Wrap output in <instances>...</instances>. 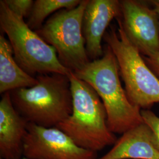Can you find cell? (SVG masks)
<instances>
[{"mask_svg":"<svg viewBox=\"0 0 159 159\" xmlns=\"http://www.w3.org/2000/svg\"><path fill=\"white\" fill-rule=\"evenodd\" d=\"M73 73L77 78L91 85L100 97L111 132L123 134L144 123L141 109L131 102L121 85L118 62L109 46L104 49L102 57Z\"/></svg>","mask_w":159,"mask_h":159,"instance_id":"obj_1","label":"cell"},{"mask_svg":"<svg viewBox=\"0 0 159 159\" xmlns=\"http://www.w3.org/2000/svg\"><path fill=\"white\" fill-rule=\"evenodd\" d=\"M68 77L73 97L72 113L56 127L79 146L94 152L112 146L117 138L108 129L107 114L96 91L70 71Z\"/></svg>","mask_w":159,"mask_h":159,"instance_id":"obj_2","label":"cell"},{"mask_svg":"<svg viewBox=\"0 0 159 159\" xmlns=\"http://www.w3.org/2000/svg\"><path fill=\"white\" fill-rule=\"evenodd\" d=\"M38 83L10 91L14 107L29 123L56 127L72 113L73 97L68 75L41 74Z\"/></svg>","mask_w":159,"mask_h":159,"instance_id":"obj_3","label":"cell"},{"mask_svg":"<svg viewBox=\"0 0 159 159\" xmlns=\"http://www.w3.org/2000/svg\"><path fill=\"white\" fill-rule=\"evenodd\" d=\"M0 27L7 34L17 64L27 73L68 75L70 70L61 64L57 52L20 17L0 1Z\"/></svg>","mask_w":159,"mask_h":159,"instance_id":"obj_4","label":"cell"},{"mask_svg":"<svg viewBox=\"0 0 159 159\" xmlns=\"http://www.w3.org/2000/svg\"><path fill=\"white\" fill-rule=\"evenodd\" d=\"M120 17L117 18L118 27H111L103 39L117 59L131 102L141 110H149L159 102V79L128 39Z\"/></svg>","mask_w":159,"mask_h":159,"instance_id":"obj_5","label":"cell"},{"mask_svg":"<svg viewBox=\"0 0 159 159\" xmlns=\"http://www.w3.org/2000/svg\"><path fill=\"white\" fill-rule=\"evenodd\" d=\"M88 2L81 0L73 9L55 12L39 30L35 31L54 48L61 64L73 72L90 62L83 32V20Z\"/></svg>","mask_w":159,"mask_h":159,"instance_id":"obj_6","label":"cell"},{"mask_svg":"<svg viewBox=\"0 0 159 159\" xmlns=\"http://www.w3.org/2000/svg\"><path fill=\"white\" fill-rule=\"evenodd\" d=\"M23 156L29 159H97V153L79 146L57 127L29 123Z\"/></svg>","mask_w":159,"mask_h":159,"instance_id":"obj_7","label":"cell"},{"mask_svg":"<svg viewBox=\"0 0 159 159\" xmlns=\"http://www.w3.org/2000/svg\"><path fill=\"white\" fill-rule=\"evenodd\" d=\"M123 29L131 43L142 56L159 52V23L157 14L141 1H120Z\"/></svg>","mask_w":159,"mask_h":159,"instance_id":"obj_8","label":"cell"},{"mask_svg":"<svg viewBox=\"0 0 159 159\" xmlns=\"http://www.w3.org/2000/svg\"><path fill=\"white\" fill-rule=\"evenodd\" d=\"M120 1L89 0L83 20L85 49L92 61L104 55L102 41L110 23L121 17Z\"/></svg>","mask_w":159,"mask_h":159,"instance_id":"obj_9","label":"cell"},{"mask_svg":"<svg viewBox=\"0 0 159 159\" xmlns=\"http://www.w3.org/2000/svg\"><path fill=\"white\" fill-rule=\"evenodd\" d=\"M29 123L18 113L12 102L10 91L0 101V157L21 159Z\"/></svg>","mask_w":159,"mask_h":159,"instance_id":"obj_10","label":"cell"},{"mask_svg":"<svg viewBox=\"0 0 159 159\" xmlns=\"http://www.w3.org/2000/svg\"><path fill=\"white\" fill-rule=\"evenodd\" d=\"M97 159H159V150L152 129L143 123L123 133L108 152Z\"/></svg>","mask_w":159,"mask_h":159,"instance_id":"obj_11","label":"cell"},{"mask_svg":"<svg viewBox=\"0 0 159 159\" xmlns=\"http://www.w3.org/2000/svg\"><path fill=\"white\" fill-rule=\"evenodd\" d=\"M37 78L27 73L17 64L11 45L4 35H0V93L36 85Z\"/></svg>","mask_w":159,"mask_h":159,"instance_id":"obj_12","label":"cell"},{"mask_svg":"<svg viewBox=\"0 0 159 159\" xmlns=\"http://www.w3.org/2000/svg\"><path fill=\"white\" fill-rule=\"evenodd\" d=\"M81 0H36L26 22L32 30L37 31L43 25L47 17L61 10H71L79 5ZM55 13V12H54Z\"/></svg>","mask_w":159,"mask_h":159,"instance_id":"obj_13","label":"cell"},{"mask_svg":"<svg viewBox=\"0 0 159 159\" xmlns=\"http://www.w3.org/2000/svg\"><path fill=\"white\" fill-rule=\"evenodd\" d=\"M10 10L20 17L29 18L34 4L32 0H4Z\"/></svg>","mask_w":159,"mask_h":159,"instance_id":"obj_14","label":"cell"},{"mask_svg":"<svg viewBox=\"0 0 159 159\" xmlns=\"http://www.w3.org/2000/svg\"><path fill=\"white\" fill-rule=\"evenodd\" d=\"M144 123L152 129L154 134V143L159 150V117L150 110H141Z\"/></svg>","mask_w":159,"mask_h":159,"instance_id":"obj_15","label":"cell"},{"mask_svg":"<svg viewBox=\"0 0 159 159\" xmlns=\"http://www.w3.org/2000/svg\"><path fill=\"white\" fill-rule=\"evenodd\" d=\"M143 57L148 67L159 79V52L148 57Z\"/></svg>","mask_w":159,"mask_h":159,"instance_id":"obj_16","label":"cell"},{"mask_svg":"<svg viewBox=\"0 0 159 159\" xmlns=\"http://www.w3.org/2000/svg\"><path fill=\"white\" fill-rule=\"evenodd\" d=\"M150 2L153 5V8L156 12L158 16L159 23V0H153V1H150Z\"/></svg>","mask_w":159,"mask_h":159,"instance_id":"obj_17","label":"cell"},{"mask_svg":"<svg viewBox=\"0 0 159 159\" xmlns=\"http://www.w3.org/2000/svg\"><path fill=\"white\" fill-rule=\"evenodd\" d=\"M27 159V158H25V157H24V158H23V159Z\"/></svg>","mask_w":159,"mask_h":159,"instance_id":"obj_18","label":"cell"}]
</instances>
